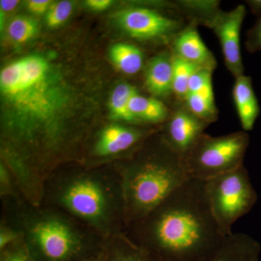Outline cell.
Segmentation results:
<instances>
[{"label": "cell", "instance_id": "obj_1", "mask_svg": "<svg viewBox=\"0 0 261 261\" xmlns=\"http://www.w3.org/2000/svg\"><path fill=\"white\" fill-rule=\"evenodd\" d=\"M126 235L162 261H207L228 237L212 214L204 181L194 178L128 226Z\"/></svg>", "mask_w": 261, "mask_h": 261}, {"label": "cell", "instance_id": "obj_25", "mask_svg": "<svg viewBox=\"0 0 261 261\" xmlns=\"http://www.w3.org/2000/svg\"><path fill=\"white\" fill-rule=\"evenodd\" d=\"M1 261H34L25 248L22 238L1 251Z\"/></svg>", "mask_w": 261, "mask_h": 261}, {"label": "cell", "instance_id": "obj_4", "mask_svg": "<svg viewBox=\"0 0 261 261\" xmlns=\"http://www.w3.org/2000/svg\"><path fill=\"white\" fill-rule=\"evenodd\" d=\"M147 140L126 163L116 167L121 181L126 228L145 218L190 178L181 156L162 135L149 146Z\"/></svg>", "mask_w": 261, "mask_h": 261}, {"label": "cell", "instance_id": "obj_12", "mask_svg": "<svg viewBox=\"0 0 261 261\" xmlns=\"http://www.w3.org/2000/svg\"><path fill=\"white\" fill-rule=\"evenodd\" d=\"M173 53L166 51L158 55L146 67V88L157 99L169 97L173 94Z\"/></svg>", "mask_w": 261, "mask_h": 261}, {"label": "cell", "instance_id": "obj_17", "mask_svg": "<svg viewBox=\"0 0 261 261\" xmlns=\"http://www.w3.org/2000/svg\"><path fill=\"white\" fill-rule=\"evenodd\" d=\"M110 57L117 68L126 75L139 73L143 67L145 59L140 48L134 44L122 42L111 47Z\"/></svg>", "mask_w": 261, "mask_h": 261}, {"label": "cell", "instance_id": "obj_11", "mask_svg": "<svg viewBox=\"0 0 261 261\" xmlns=\"http://www.w3.org/2000/svg\"><path fill=\"white\" fill-rule=\"evenodd\" d=\"M172 49L174 56L199 68H216V58L202 41L195 22L185 27L173 38Z\"/></svg>", "mask_w": 261, "mask_h": 261}, {"label": "cell", "instance_id": "obj_15", "mask_svg": "<svg viewBox=\"0 0 261 261\" xmlns=\"http://www.w3.org/2000/svg\"><path fill=\"white\" fill-rule=\"evenodd\" d=\"M101 255L102 261H162L137 246L126 235L106 240Z\"/></svg>", "mask_w": 261, "mask_h": 261}, {"label": "cell", "instance_id": "obj_14", "mask_svg": "<svg viewBox=\"0 0 261 261\" xmlns=\"http://www.w3.org/2000/svg\"><path fill=\"white\" fill-rule=\"evenodd\" d=\"M260 243L250 235H228L216 254L207 261H259Z\"/></svg>", "mask_w": 261, "mask_h": 261}, {"label": "cell", "instance_id": "obj_7", "mask_svg": "<svg viewBox=\"0 0 261 261\" xmlns=\"http://www.w3.org/2000/svg\"><path fill=\"white\" fill-rule=\"evenodd\" d=\"M116 20L123 32L141 41L168 39L176 37L185 28L181 19L173 18L156 10L146 8H130L121 10Z\"/></svg>", "mask_w": 261, "mask_h": 261}, {"label": "cell", "instance_id": "obj_9", "mask_svg": "<svg viewBox=\"0 0 261 261\" xmlns=\"http://www.w3.org/2000/svg\"><path fill=\"white\" fill-rule=\"evenodd\" d=\"M151 136L149 130L125 125H109L98 136L92 154L102 160L128 152L135 153Z\"/></svg>", "mask_w": 261, "mask_h": 261}, {"label": "cell", "instance_id": "obj_13", "mask_svg": "<svg viewBox=\"0 0 261 261\" xmlns=\"http://www.w3.org/2000/svg\"><path fill=\"white\" fill-rule=\"evenodd\" d=\"M232 95L239 119L244 132L253 129L259 115L260 106L250 76L243 75L235 79Z\"/></svg>", "mask_w": 261, "mask_h": 261}, {"label": "cell", "instance_id": "obj_20", "mask_svg": "<svg viewBox=\"0 0 261 261\" xmlns=\"http://www.w3.org/2000/svg\"><path fill=\"white\" fill-rule=\"evenodd\" d=\"M184 103L196 116L209 124L218 119L219 111L215 104L214 97L189 93Z\"/></svg>", "mask_w": 261, "mask_h": 261}, {"label": "cell", "instance_id": "obj_24", "mask_svg": "<svg viewBox=\"0 0 261 261\" xmlns=\"http://www.w3.org/2000/svg\"><path fill=\"white\" fill-rule=\"evenodd\" d=\"M73 3L63 0L51 5L46 15V22L50 28L63 25L69 18L73 11Z\"/></svg>", "mask_w": 261, "mask_h": 261}, {"label": "cell", "instance_id": "obj_31", "mask_svg": "<svg viewBox=\"0 0 261 261\" xmlns=\"http://www.w3.org/2000/svg\"><path fill=\"white\" fill-rule=\"evenodd\" d=\"M249 6L251 9L254 14L261 17V0H253V1H248Z\"/></svg>", "mask_w": 261, "mask_h": 261}, {"label": "cell", "instance_id": "obj_3", "mask_svg": "<svg viewBox=\"0 0 261 261\" xmlns=\"http://www.w3.org/2000/svg\"><path fill=\"white\" fill-rule=\"evenodd\" d=\"M2 219L14 226L34 261H94L106 239L59 209L3 198Z\"/></svg>", "mask_w": 261, "mask_h": 261}, {"label": "cell", "instance_id": "obj_21", "mask_svg": "<svg viewBox=\"0 0 261 261\" xmlns=\"http://www.w3.org/2000/svg\"><path fill=\"white\" fill-rule=\"evenodd\" d=\"M38 25L35 20L29 17L19 15L10 20L8 34L13 42L23 44L35 37Z\"/></svg>", "mask_w": 261, "mask_h": 261}, {"label": "cell", "instance_id": "obj_27", "mask_svg": "<svg viewBox=\"0 0 261 261\" xmlns=\"http://www.w3.org/2000/svg\"><path fill=\"white\" fill-rule=\"evenodd\" d=\"M245 45L250 53L261 51V17L247 32Z\"/></svg>", "mask_w": 261, "mask_h": 261}, {"label": "cell", "instance_id": "obj_26", "mask_svg": "<svg viewBox=\"0 0 261 261\" xmlns=\"http://www.w3.org/2000/svg\"><path fill=\"white\" fill-rule=\"evenodd\" d=\"M21 235L18 229L8 221L1 219L0 224V250L18 241Z\"/></svg>", "mask_w": 261, "mask_h": 261}, {"label": "cell", "instance_id": "obj_32", "mask_svg": "<svg viewBox=\"0 0 261 261\" xmlns=\"http://www.w3.org/2000/svg\"><path fill=\"white\" fill-rule=\"evenodd\" d=\"M94 261H102V255H101V253L99 254V256H98L97 258H96Z\"/></svg>", "mask_w": 261, "mask_h": 261}, {"label": "cell", "instance_id": "obj_16", "mask_svg": "<svg viewBox=\"0 0 261 261\" xmlns=\"http://www.w3.org/2000/svg\"><path fill=\"white\" fill-rule=\"evenodd\" d=\"M130 111L137 122L160 123L168 121L171 114L166 105L157 98L147 97L136 92L130 101Z\"/></svg>", "mask_w": 261, "mask_h": 261}, {"label": "cell", "instance_id": "obj_2", "mask_svg": "<svg viewBox=\"0 0 261 261\" xmlns=\"http://www.w3.org/2000/svg\"><path fill=\"white\" fill-rule=\"evenodd\" d=\"M41 205L63 211L106 240L126 236L123 190L116 168L56 169L44 184Z\"/></svg>", "mask_w": 261, "mask_h": 261}, {"label": "cell", "instance_id": "obj_10", "mask_svg": "<svg viewBox=\"0 0 261 261\" xmlns=\"http://www.w3.org/2000/svg\"><path fill=\"white\" fill-rule=\"evenodd\" d=\"M209 125L184 104L171 114L161 135L170 147L182 158L205 133Z\"/></svg>", "mask_w": 261, "mask_h": 261}, {"label": "cell", "instance_id": "obj_29", "mask_svg": "<svg viewBox=\"0 0 261 261\" xmlns=\"http://www.w3.org/2000/svg\"><path fill=\"white\" fill-rule=\"evenodd\" d=\"M112 4L113 1L111 0H87L86 2V5L90 9L95 10V11H102V10L108 9Z\"/></svg>", "mask_w": 261, "mask_h": 261}, {"label": "cell", "instance_id": "obj_23", "mask_svg": "<svg viewBox=\"0 0 261 261\" xmlns=\"http://www.w3.org/2000/svg\"><path fill=\"white\" fill-rule=\"evenodd\" d=\"M0 196L1 199L23 198L15 176L3 162L0 166Z\"/></svg>", "mask_w": 261, "mask_h": 261}, {"label": "cell", "instance_id": "obj_22", "mask_svg": "<svg viewBox=\"0 0 261 261\" xmlns=\"http://www.w3.org/2000/svg\"><path fill=\"white\" fill-rule=\"evenodd\" d=\"M213 73L214 70L207 68H200L196 70L189 83L188 94H199L214 97Z\"/></svg>", "mask_w": 261, "mask_h": 261}, {"label": "cell", "instance_id": "obj_30", "mask_svg": "<svg viewBox=\"0 0 261 261\" xmlns=\"http://www.w3.org/2000/svg\"><path fill=\"white\" fill-rule=\"evenodd\" d=\"M20 2L15 0H1L0 1V10L3 12H9L14 10Z\"/></svg>", "mask_w": 261, "mask_h": 261}, {"label": "cell", "instance_id": "obj_19", "mask_svg": "<svg viewBox=\"0 0 261 261\" xmlns=\"http://www.w3.org/2000/svg\"><path fill=\"white\" fill-rule=\"evenodd\" d=\"M199 68H200L197 65L173 55V92L181 102H185L188 94L190 79Z\"/></svg>", "mask_w": 261, "mask_h": 261}, {"label": "cell", "instance_id": "obj_6", "mask_svg": "<svg viewBox=\"0 0 261 261\" xmlns=\"http://www.w3.org/2000/svg\"><path fill=\"white\" fill-rule=\"evenodd\" d=\"M204 185L212 214L227 237L233 233V224L249 214L257 201L248 171L243 165L204 181Z\"/></svg>", "mask_w": 261, "mask_h": 261}, {"label": "cell", "instance_id": "obj_28", "mask_svg": "<svg viewBox=\"0 0 261 261\" xmlns=\"http://www.w3.org/2000/svg\"><path fill=\"white\" fill-rule=\"evenodd\" d=\"M51 5L50 0H29L27 2V8L34 14L41 15L49 10Z\"/></svg>", "mask_w": 261, "mask_h": 261}, {"label": "cell", "instance_id": "obj_5", "mask_svg": "<svg viewBox=\"0 0 261 261\" xmlns=\"http://www.w3.org/2000/svg\"><path fill=\"white\" fill-rule=\"evenodd\" d=\"M250 144L247 132L212 137L204 133L182 159L189 178L207 181L243 166Z\"/></svg>", "mask_w": 261, "mask_h": 261}, {"label": "cell", "instance_id": "obj_18", "mask_svg": "<svg viewBox=\"0 0 261 261\" xmlns=\"http://www.w3.org/2000/svg\"><path fill=\"white\" fill-rule=\"evenodd\" d=\"M137 89L130 84L123 83L117 86L110 99V109L115 119L128 123H138L130 111V101Z\"/></svg>", "mask_w": 261, "mask_h": 261}, {"label": "cell", "instance_id": "obj_8", "mask_svg": "<svg viewBox=\"0 0 261 261\" xmlns=\"http://www.w3.org/2000/svg\"><path fill=\"white\" fill-rule=\"evenodd\" d=\"M245 15L246 8L240 5L229 12L218 10L205 24L217 36L225 65L235 79L244 75L245 70L240 47V32Z\"/></svg>", "mask_w": 261, "mask_h": 261}]
</instances>
